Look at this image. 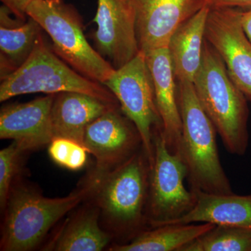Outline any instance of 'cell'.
Masks as SVG:
<instances>
[{"instance_id":"cell-6","label":"cell","mask_w":251,"mask_h":251,"mask_svg":"<svg viewBox=\"0 0 251 251\" xmlns=\"http://www.w3.org/2000/svg\"><path fill=\"white\" fill-rule=\"evenodd\" d=\"M26 12L49 34L54 53L74 70L103 85L112 76L115 68L89 44L74 6L64 0H34Z\"/></svg>"},{"instance_id":"cell-8","label":"cell","mask_w":251,"mask_h":251,"mask_svg":"<svg viewBox=\"0 0 251 251\" xmlns=\"http://www.w3.org/2000/svg\"><path fill=\"white\" fill-rule=\"evenodd\" d=\"M103 85L115 96L122 112L139 132L151 168L154 156L153 137L156 130L162 126L146 54L139 51L131 60L115 69Z\"/></svg>"},{"instance_id":"cell-7","label":"cell","mask_w":251,"mask_h":251,"mask_svg":"<svg viewBox=\"0 0 251 251\" xmlns=\"http://www.w3.org/2000/svg\"><path fill=\"white\" fill-rule=\"evenodd\" d=\"M154 156L149 181L148 218L150 227L170 224L189 213L196 193L184 184L187 170L179 153H172L161 128L153 137Z\"/></svg>"},{"instance_id":"cell-25","label":"cell","mask_w":251,"mask_h":251,"mask_svg":"<svg viewBox=\"0 0 251 251\" xmlns=\"http://www.w3.org/2000/svg\"><path fill=\"white\" fill-rule=\"evenodd\" d=\"M209 9L216 8H251V0H206Z\"/></svg>"},{"instance_id":"cell-5","label":"cell","mask_w":251,"mask_h":251,"mask_svg":"<svg viewBox=\"0 0 251 251\" xmlns=\"http://www.w3.org/2000/svg\"><path fill=\"white\" fill-rule=\"evenodd\" d=\"M67 92L87 94L105 103L120 105L105 85L81 75L59 58L41 34L27 60L1 80L0 101L23 94Z\"/></svg>"},{"instance_id":"cell-4","label":"cell","mask_w":251,"mask_h":251,"mask_svg":"<svg viewBox=\"0 0 251 251\" xmlns=\"http://www.w3.org/2000/svg\"><path fill=\"white\" fill-rule=\"evenodd\" d=\"M177 82L182 122L179 153L187 170L190 188L215 194L233 193L220 160L215 127L201 106L193 82Z\"/></svg>"},{"instance_id":"cell-19","label":"cell","mask_w":251,"mask_h":251,"mask_svg":"<svg viewBox=\"0 0 251 251\" xmlns=\"http://www.w3.org/2000/svg\"><path fill=\"white\" fill-rule=\"evenodd\" d=\"M100 211L92 202L79 209L63 226L45 251H100L111 241V234L99 225Z\"/></svg>"},{"instance_id":"cell-20","label":"cell","mask_w":251,"mask_h":251,"mask_svg":"<svg viewBox=\"0 0 251 251\" xmlns=\"http://www.w3.org/2000/svg\"><path fill=\"white\" fill-rule=\"evenodd\" d=\"M215 225L209 223L165 224L150 227L130 242L115 244L110 251H181Z\"/></svg>"},{"instance_id":"cell-23","label":"cell","mask_w":251,"mask_h":251,"mask_svg":"<svg viewBox=\"0 0 251 251\" xmlns=\"http://www.w3.org/2000/svg\"><path fill=\"white\" fill-rule=\"evenodd\" d=\"M51 159L59 166L72 171H80L87 161V149L82 144L64 138H55L49 145Z\"/></svg>"},{"instance_id":"cell-3","label":"cell","mask_w":251,"mask_h":251,"mask_svg":"<svg viewBox=\"0 0 251 251\" xmlns=\"http://www.w3.org/2000/svg\"><path fill=\"white\" fill-rule=\"evenodd\" d=\"M93 187L86 179L75 192L50 198L17 179L3 211L0 250H34L59 220L90 197Z\"/></svg>"},{"instance_id":"cell-15","label":"cell","mask_w":251,"mask_h":251,"mask_svg":"<svg viewBox=\"0 0 251 251\" xmlns=\"http://www.w3.org/2000/svg\"><path fill=\"white\" fill-rule=\"evenodd\" d=\"M120 107L78 92H61L54 95L51 122L54 138H64L83 145L89 125L111 108Z\"/></svg>"},{"instance_id":"cell-10","label":"cell","mask_w":251,"mask_h":251,"mask_svg":"<svg viewBox=\"0 0 251 251\" xmlns=\"http://www.w3.org/2000/svg\"><path fill=\"white\" fill-rule=\"evenodd\" d=\"M238 8L210 9L206 21V40L226 64L230 78L251 102V41Z\"/></svg>"},{"instance_id":"cell-13","label":"cell","mask_w":251,"mask_h":251,"mask_svg":"<svg viewBox=\"0 0 251 251\" xmlns=\"http://www.w3.org/2000/svg\"><path fill=\"white\" fill-rule=\"evenodd\" d=\"M54 95L3 106L0 111V138L12 140L26 153L49 145L54 138L51 109Z\"/></svg>"},{"instance_id":"cell-18","label":"cell","mask_w":251,"mask_h":251,"mask_svg":"<svg viewBox=\"0 0 251 251\" xmlns=\"http://www.w3.org/2000/svg\"><path fill=\"white\" fill-rule=\"evenodd\" d=\"M4 5L0 8V57L1 79L12 74L24 64L35 47L44 29L35 20L13 19Z\"/></svg>"},{"instance_id":"cell-22","label":"cell","mask_w":251,"mask_h":251,"mask_svg":"<svg viewBox=\"0 0 251 251\" xmlns=\"http://www.w3.org/2000/svg\"><path fill=\"white\" fill-rule=\"evenodd\" d=\"M19 146L13 143L0 151V209L1 214L6 207L10 193L17 181L21 170L22 156L25 153Z\"/></svg>"},{"instance_id":"cell-24","label":"cell","mask_w":251,"mask_h":251,"mask_svg":"<svg viewBox=\"0 0 251 251\" xmlns=\"http://www.w3.org/2000/svg\"><path fill=\"white\" fill-rule=\"evenodd\" d=\"M34 0H1L3 5L8 8L15 17L22 21H27L28 6Z\"/></svg>"},{"instance_id":"cell-12","label":"cell","mask_w":251,"mask_h":251,"mask_svg":"<svg viewBox=\"0 0 251 251\" xmlns=\"http://www.w3.org/2000/svg\"><path fill=\"white\" fill-rule=\"evenodd\" d=\"M135 16L139 50L168 47L173 33L204 6L206 0H128Z\"/></svg>"},{"instance_id":"cell-9","label":"cell","mask_w":251,"mask_h":251,"mask_svg":"<svg viewBox=\"0 0 251 251\" xmlns=\"http://www.w3.org/2000/svg\"><path fill=\"white\" fill-rule=\"evenodd\" d=\"M120 110V107L110 109L86 128L83 145L96 159L93 171L88 175L92 179H99L143 148L134 124Z\"/></svg>"},{"instance_id":"cell-2","label":"cell","mask_w":251,"mask_h":251,"mask_svg":"<svg viewBox=\"0 0 251 251\" xmlns=\"http://www.w3.org/2000/svg\"><path fill=\"white\" fill-rule=\"evenodd\" d=\"M193 86L201 106L215 127L226 150L243 156L249 143L247 97L229 77L226 64L207 41Z\"/></svg>"},{"instance_id":"cell-1","label":"cell","mask_w":251,"mask_h":251,"mask_svg":"<svg viewBox=\"0 0 251 251\" xmlns=\"http://www.w3.org/2000/svg\"><path fill=\"white\" fill-rule=\"evenodd\" d=\"M150 161L142 148L120 166L91 179L90 196L100 211L112 238L120 244L131 241L150 228L148 218Z\"/></svg>"},{"instance_id":"cell-17","label":"cell","mask_w":251,"mask_h":251,"mask_svg":"<svg viewBox=\"0 0 251 251\" xmlns=\"http://www.w3.org/2000/svg\"><path fill=\"white\" fill-rule=\"evenodd\" d=\"M209 10L204 6L182 23L170 39L167 48L176 82H193L201 67Z\"/></svg>"},{"instance_id":"cell-21","label":"cell","mask_w":251,"mask_h":251,"mask_svg":"<svg viewBox=\"0 0 251 251\" xmlns=\"http://www.w3.org/2000/svg\"><path fill=\"white\" fill-rule=\"evenodd\" d=\"M181 251H251V229L215 226Z\"/></svg>"},{"instance_id":"cell-16","label":"cell","mask_w":251,"mask_h":251,"mask_svg":"<svg viewBox=\"0 0 251 251\" xmlns=\"http://www.w3.org/2000/svg\"><path fill=\"white\" fill-rule=\"evenodd\" d=\"M192 190L196 196L192 210L168 224L209 223L251 229V194H215Z\"/></svg>"},{"instance_id":"cell-14","label":"cell","mask_w":251,"mask_h":251,"mask_svg":"<svg viewBox=\"0 0 251 251\" xmlns=\"http://www.w3.org/2000/svg\"><path fill=\"white\" fill-rule=\"evenodd\" d=\"M146 58L152 76L163 138L172 153H179L182 122L178 103L177 85L168 48L150 51L146 53Z\"/></svg>"},{"instance_id":"cell-11","label":"cell","mask_w":251,"mask_h":251,"mask_svg":"<svg viewBox=\"0 0 251 251\" xmlns=\"http://www.w3.org/2000/svg\"><path fill=\"white\" fill-rule=\"evenodd\" d=\"M92 33L96 50L120 69L139 52L134 10L128 0H98Z\"/></svg>"}]
</instances>
